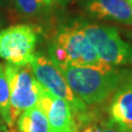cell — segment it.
Instances as JSON below:
<instances>
[{
	"instance_id": "6da1fadb",
	"label": "cell",
	"mask_w": 132,
	"mask_h": 132,
	"mask_svg": "<svg viewBox=\"0 0 132 132\" xmlns=\"http://www.w3.org/2000/svg\"><path fill=\"white\" fill-rule=\"evenodd\" d=\"M58 69L72 92L88 105L98 104L109 98L125 76V71H116L111 65L105 68L66 65Z\"/></svg>"
},
{
	"instance_id": "7a4b0ae2",
	"label": "cell",
	"mask_w": 132,
	"mask_h": 132,
	"mask_svg": "<svg viewBox=\"0 0 132 132\" xmlns=\"http://www.w3.org/2000/svg\"><path fill=\"white\" fill-rule=\"evenodd\" d=\"M29 64L38 82L52 94L65 100L70 105L77 129L86 127L93 120V114L89 112L84 102L72 92L66 78L52 61L42 53H35Z\"/></svg>"
},
{
	"instance_id": "3957f363",
	"label": "cell",
	"mask_w": 132,
	"mask_h": 132,
	"mask_svg": "<svg viewBox=\"0 0 132 132\" xmlns=\"http://www.w3.org/2000/svg\"><path fill=\"white\" fill-rule=\"evenodd\" d=\"M4 67L10 88V118L14 126L21 113L36 105L43 86L35 78L30 64L8 63Z\"/></svg>"
},
{
	"instance_id": "277c9868",
	"label": "cell",
	"mask_w": 132,
	"mask_h": 132,
	"mask_svg": "<svg viewBox=\"0 0 132 132\" xmlns=\"http://www.w3.org/2000/svg\"><path fill=\"white\" fill-rule=\"evenodd\" d=\"M101 61L111 66L132 64V46L113 27L79 23Z\"/></svg>"
},
{
	"instance_id": "5b68a950",
	"label": "cell",
	"mask_w": 132,
	"mask_h": 132,
	"mask_svg": "<svg viewBox=\"0 0 132 132\" xmlns=\"http://www.w3.org/2000/svg\"><path fill=\"white\" fill-rule=\"evenodd\" d=\"M53 43L65 51L68 58V65L94 68L109 66V64L99 59L78 22L71 26L62 27L58 30Z\"/></svg>"
},
{
	"instance_id": "8992f818",
	"label": "cell",
	"mask_w": 132,
	"mask_h": 132,
	"mask_svg": "<svg viewBox=\"0 0 132 132\" xmlns=\"http://www.w3.org/2000/svg\"><path fill=\"white\" fill-rule=\"evenodd\" d=\"M37 32L29 24H17L0 30V58L12 65L29 64L34 56Z\"/></svg>"
},
{
	"instance_id": "52a82bcc",
	"label": "cell",
	"mask_w": 132,
	"mask_h": 132,
	"mask_svg": "<svg viewBox=\"0 0 132 132\" xmlns=\"http://www.w3.org/2000/svg\"><path fill=\"white\" fill-rule=\"evenodd\" d=\"M36 107L47 117L51 132H76L78 130L70 105L45 87H42L40 91Z\"/></svg>"
},
{
	"instance_id": "ba28073f",
	"label": "cell",
	"mask_w": 132,
	"mask_h": 132,
	"mask_svg": "<svg viewBox=\"0 0 132 132\" xmlns=\"http://www.w3.org/2000/svg\"><path fill=\"white\" fill-rule=\"evenodd\" d=\"M110 114L122 130L132 132V71H125L122 82L114 91Z\"/></svg>"
},
{
	"instance_id": "9c48e42d",
	"label": "cell",
	"mask_w": 132,
	"mask_h": 132,
	"mask_svg": "<svg viewBox=\"0 0 132 132\" xmlns=\"http://www.w3.org/2000/svg\"><path fill=\"white\" fill-rule=\"evenodd\" d=\"M83 6L93 18L132 24V0H84Z\"/></svg>"
},
{
	"instance_id": "30bf717a",
	"label": "cell",
	"mask_w": 132,
	"mask_h": 132,
	"mask_svg": "<svg viewBox=\"0 0 132 132\" xmlns=\"http://www.w3.org/2000/svg\"><path fill=\"white\" fill-rule=\"evenodd\" d=\"M16 122L18 132H51L47 117L36 105L24 111Z\"/></svg>"
},
{
	"instance_id": "8fae6325",
	"label": "cell",
	"mask_w": 132,
	"mask_h": 132,
	"mask_svg": "<svg viewBox=\"0 0 132 132\" xmlns=\"http://www.w3.org/2000/svg\"><path fill=\"white\" fill-rule=\"evenodd\" d=\"M64 2L65 0H14V5L21 14L35 17L46 14Z\"/></svg>"
},
{
	"instance_id": "7c38bea8",
	"label": "cell",
	"mask_w": 132,
	"mask_h": 132,
	"mask_svg": "<svg viewBox=\"0 0 132 132\" xmlns=\"http://www.w3.org/2000/svg\"><path fill=\"white\" fill-rule=\"evenodd\" d=\"M0 116L8 128L13 127L10 118V88L5 67L0 64Z\"/></svg>"
},
{
	"instance_id": "4fadbf2b",
	"label": "cell",
	"mask_w": 132,
	"mask_h": 132,
	"mask_svg": "<svg viewBox=\"0 0 132 132\" xmlns=\"http://www.w3.org/2000/svg\"><path fill=\"white\" fill-rule=\"evenodd\" d=\"M101 130H102V132H125L112 119L103 123V126H102Z\"/></svg>"
},
{
	"instance_id": "5bb4252c",
	"label": "cell",
	"mask_w": 132,
	"mask_h": 132,
	"mask_svg": "<svg viewBox=\"0 0 132 132\" xmlns=\"http://www.w3.org/2000/svg\"><path fill=\"white\" fill-rule=\"evenodd\" d=\"M14 4V0H0V5L3 7H9Z\"/></svg>"
},
{
	"instance_id": "9a60e30c",
	"label": "cell",
	"mask_w": 132,
	"mask_h": 132,
	"mask_svg": "<svg viewBox=\"0 0 132 132\" xmlns=\"http://www.w3.org/2000/svg\"><path fill=\"white\" fill-rule=\"evenodd\" d=\"M8 127L6 126V124L3 123V121H0V132H6Z\"/></svg>"
},
{
	"instance_id": "2e32d148",
	"label": "cell",
	"mask_w": 132,
	"mask_h": 132,
	"mask_svg": "<svg viewBox=\"0 0 132 132\" xmlns=\"http://www.w3.org/2000/svg\"><path fill=\"white\" fill-rule=\"evenodd\" d=\"M1 27H2V23H1V20H0V29H1Z\"/></svg>"
},
{
	"instance_id": "e0dca14e",
	"label": "cell",
	"mask_w": 132,
	"mask_h": 132,
	"mask_svg": "<svg viewBox=\"0 0 132 132\" xmlns=\"http://www.w3.org/2000/svg\"><path fill=\"white\" fill-rule=\"evenodd\" d=\"M0 121H3V119H2V118H1V116H0Z\"/></svg>"
}]
</instances>
